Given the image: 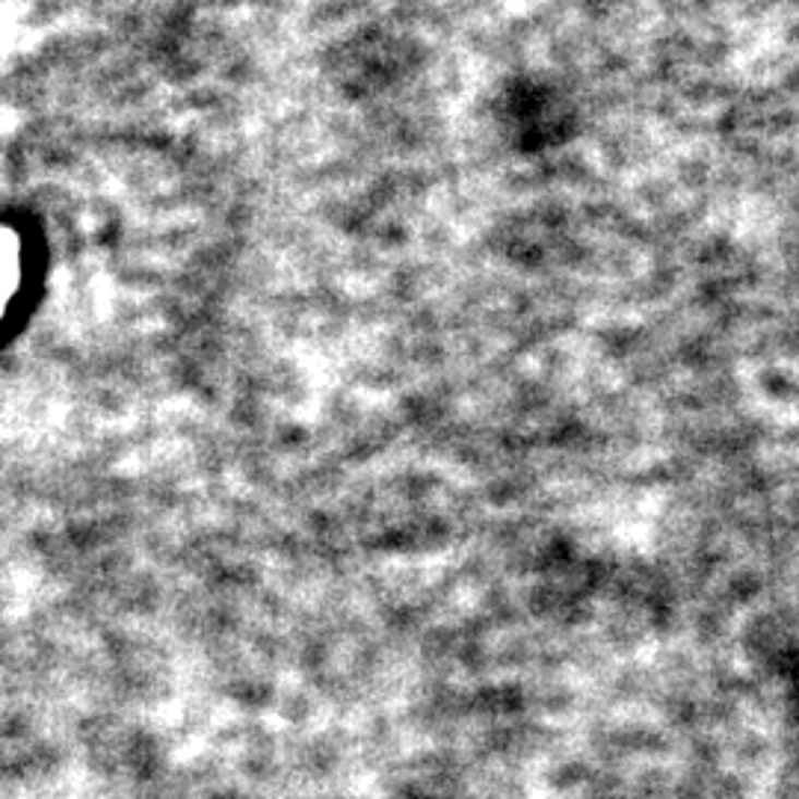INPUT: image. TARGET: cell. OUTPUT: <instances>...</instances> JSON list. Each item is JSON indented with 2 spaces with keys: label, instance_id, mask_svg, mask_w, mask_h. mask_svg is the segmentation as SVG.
<instances>
[{
  "label": "cell",
  "instance_id": "1",
  "mask_svg": "<svg viewBox=\"0 0 799 799\" xmlns=\"http://www.w3.org/2000/svg\"><path fill=\"white\" fill-rule=\"evenodd\" d=\"M19 240L10 231H0V314L19 287Z\"/></svg>",
  "mask_w": 799,
  "mask_h": 799
}]
</instances>
